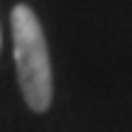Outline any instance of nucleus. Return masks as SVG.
Masks as SVG:
<instances>
[{"label": "nucleus", "mask_w": 132, "mask_h": 132, "mask_svg": "<svg viewBox=\"0 0 132 132\" xmlns=\"http://www.w3.org/2000/svg\"><path fill=\"white\" fill-rule=\"evenodd\" d=\"M12 49L22 95L34 113H44L52 105V64L39 17L27 5L12 10Z\"/></svg>", "instance_id": "f257e3e1"}]
</instances>
